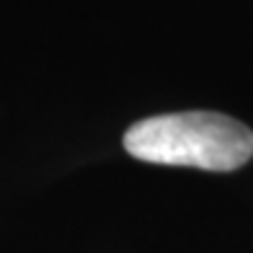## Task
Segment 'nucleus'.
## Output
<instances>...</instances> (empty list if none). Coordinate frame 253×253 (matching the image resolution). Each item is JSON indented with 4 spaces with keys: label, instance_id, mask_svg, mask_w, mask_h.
<instances>
[{
    "label": "nucleus",
    "instance_id": "nucleus-1",
    "mask_svg": "<svg viewBox=\"0 0 253 253\" xmlns=\"http://www.w3.org/2000/svg\"><path fill=\"white\" fill-rule=\"evenodd\" d=\"M124 147L145 163L235 170L253 155V132L217 111H178L132 124Z\"/></svg>",
    "mask_w": 253,
    "mask_h": 253
}]
</instances>
